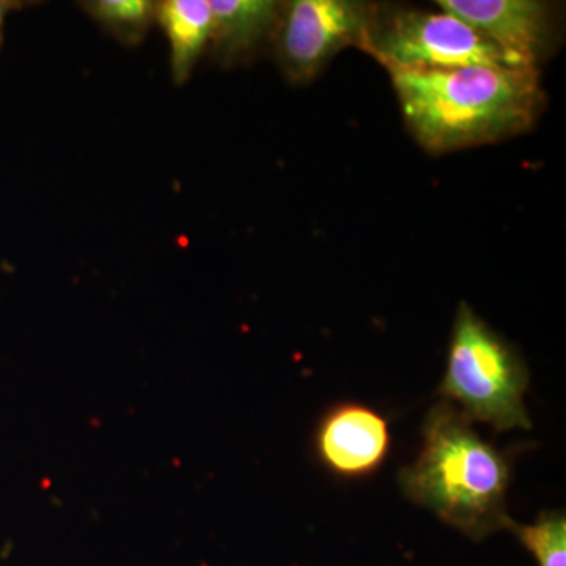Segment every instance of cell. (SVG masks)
<instances>
[{
	"label": "cell",
	"mask_w": 566,
	"mask_h": 566,
	"mask_svg": "<svg viewBox=\"0 0 566 566\" xmlns=\"http://www.w3.org/2000/svg\"><path fill=\"white\" fill-rule=\"evenodd\" d=\"M363 50L390 73L476 65L526 66L446 11L398 10L385 14L376 9Z\"/></svg>",
	"instance_id": "obj_4"
},
{
	"label": "cell",
	"mask_w": 566,
	"mask_h": 566,
	"mask_svg": "<svg viewBox=\"0 0 566 566\" xmlns=\"http://www.w3.org/2000/svg\"><path fill=\"white\" fill-rule=\"evenodd\" d=\"M471 423L441 398L424 417L422 450L401 469L398 485L408 501L472 542H483L509 523L510 465Z\"/></svg>",
	"instance_id": "obj_2"
},
{
	"label": "cell",
	"mask_w": 566,
	"mask_h": 566,
	"mask_svg": "<svg viewBox=\"0 0 566 566\" xmlns=\"http://www.w3.org/2000/svg\"><path fill=\"white\" fill-rule=\"evenodd\" d=\"M390 74L409 129L433 153L527 132L542 109L538 71L531 66L476 65Z\"/></svg>",
	"instance_id": "obj_1"
},
{
	"label": "cell",
	"mask_w": 566,
	"mask_h": 566,
	"mask_svg": "<svg viewBox=\"0 0 566 566\" xmlns=\"http://www.w3.org/2000/svg\"><path fill=\"white\" fill-rule=\"evenodd\" d=\"M283 6L273 0H211V43L223 63L244 61L275 36Z\"/></svg>",
	"instance_id": "obj_8"
},
{
	"label": "cell",
	"mask_w": 566,
	"mask_h": 566,
	"mask_svg": "<svg viewBox=\"0 0 566 566\" xmlns=\"http://www.w3.org/2000/svg\"><path fill=\"white\" fill-rule=\"evenodd\" d=\"M527 389L528 370L520 354L461 303L438 394L460 406L469 422L510 431L532 428L524 403Z\"/></svg>",
	"instance_id": "obj_3"
},
{
	"label": "cell",
	"mask_w": 566,
	"mask_h": 566,
	"mask_svg": "<svg viewBox=\"0 0 566 566\" xmlns=\"http://www.w3.org/2000/svg\"><path fill=\"white\" fill-rule=\"evenodd\" d=\"M13 2H3V0H0V43H2L3 20H6V14L9 13V11L13 9Z\"/></svg>",
	"instance_id": "obj_12"
},
{
	"label": "cell",
	"mask_w": 566,
	"mask_h": 566,
	"mask_svg": "<svg viewBox=\"0 0 566 566\" xmlns=\"http://www.w3.org/2000/svg\"><path fill=\"white\" fill-rule=\"evenodd\" d=\"M315 452L327 471L344 479L374 475L390 452L389 422L363 403L335 405L319 420Z\"/></svg>",
	"instance_id": "obj_6"
},
{
	"label": "cell",
	"mask_w": 566,
	"mask_h": 566,
	"mask_svg": "<svg viewBox=\"0 0 566 566\" xmlns=\"http://www.w3.org/2000/svg\"><path fill=\"white\" fill-rule=\"evenodd\" d=\"M376 7L349 0H294L275 32L277 57L290 81L308 82L338 52L363 50Z\"/></svg>",
	"instance_id": "obj_5"
},
{
	"label": "cell",
	"mask_w": 566,
	"mask_h": 566,
	"mask_svg": "<svg viewBox=\"0 0 566 566\" xmlns=\"http://www.w3.org/2000/svg\"><path fill=\"white\" fill-rule=\"evenodd\" d=\"M156 18L161 22L172 48L175 82L185 84L193 66L211 41L212 14L205 0H167L156 6Z\"/></svg>",
	"instance_id": "obj_9"
},
{
	"label": "cell",
	"mask_w": 566,
	"mask_h": 566,
	"mask_svg": "<svg viewBox=\"0 0 566 566\" xmlns=\"http://www.w3.org/2000/svg\"><path fill=\"white\" fill-rule=\"evenodd\" d=\"M82 6L104 31L125 44H139L156 17V3L148 0H98Z\"/></svg>",
	"instance_id": "obj_10"
},
{
	"label": "cell",
	"mask_w": 566,
	"mask_h": 566,
	"mask_svg": "<svg viewBox=\"0 0 566 566\" xmlns=\"http://www.w3.org/2000/svg\"><path fill=\"white\" fill-rule=\"evenodd\" d=\"M438 7L532 69L554 32L551 7L536 0H439Z\"/></svg>",
	"instance_id": "obj_7"
},
{
	"label": "cell",
	"mask_w": 566,
	"mask_h": 566,
	"mask_svg": "<svg viewBox=\"0 0 566 566\" xmlns=\"http://www.w3.org/2000/svg\"><path fill=\"white\" fill-rule=\"evenodd\" d=\"M505 531L532 554L538 566H566L565 512H543L534 524H520L510 517Z\"/></svg>",
	"instance_id": "obj_11"
}]
</instances>
